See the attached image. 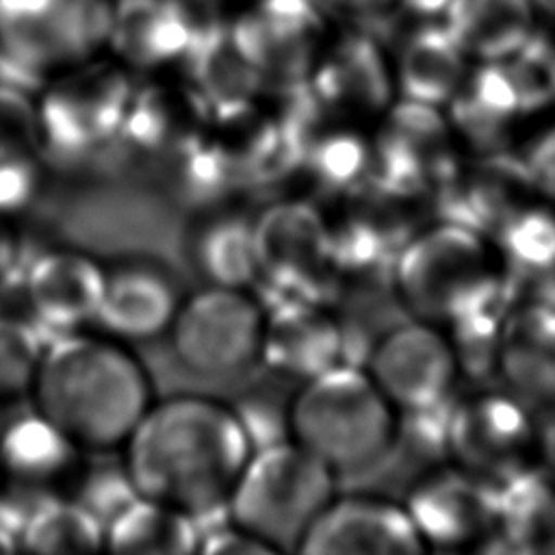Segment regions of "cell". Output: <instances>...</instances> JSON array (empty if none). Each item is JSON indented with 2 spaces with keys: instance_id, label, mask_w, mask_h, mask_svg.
Listing matches in <instances>:
<instances>
[{
  "instance_id": "6da1fadb",
  "label": "cell",
  "mask_w": 555,
  "mask_h": 555,
  "mask_svg": "<svg viewBox=\"0 0 555 555\" xmlns=\"http://www.w3.org/2000/svg\"><path fill=\"white\" fill-rule=\"evenodd\" d=\"M249 453L251 442L232 405L176 395L145 410L124 442V466L139 496L199 525L225 512Z\"/></svg>"
},
{
  "instance_id": "7a4b0ae2",
  "label": "cell",
  "mask_w": 555,
  "mask_h": 555,
  "mask_svg": "<svg viewBox=\"0 0 555 555\" xmlns=\"http://www.w3.org/2000/svg\"><path fill=\"white\" fill-rule=\"evenodd\" d=\"M30 395L35 410L82 453L124 447L154 401L143 362L121 340L85 332L46 345Z\"/></svg>"
},
{
  "instance_id": "3957f363",
  "label": "cell",
  "mask_w": 555,
  "mask_h": 555,
  "mask_svg": "<svg viewBox=\"0 0 555 555\" xmlns=\"http://www.w3.org/2000/svg\"><path fill=\"white\" fill-rule=\"evenodd\" d=\"M397 410L366 369L343 362L288 399V438L338 475L377 464L397 442Z\"/></svg>"
},
{
  "instance_id": "277c9868",
  "label": "cell",
  "mask_w": 555,
  "mask_h": 555,
  "mask_svg": "<svg viewBox=\"0 0 555 555\" xmlns=\"http://www.w3.org/2000/svg\"><path fill=\"white\" fill-rule=\"evenodd\" d=\"M334 483L336 473L288 438L249 453L230 492L225 516L273 553L297 551L336 494Z\"/></svg>"
},
{
  "instance_id": "5b68a950",
  "label": "cell",
  "mask_w": 555,
  "mask_h": 555,
  "mask_svg": "<svg viewBox=\"0 0 555 555\" xmlns=\"http://www.w3.org/2000/svg\"><path fill=\"white\" fill-rule=\"evenodd\" d=\"M115 0H0V67L43 85L108 50Z\"/></svg>"
},
{
  "instance_id": "8992f818",
  "label": "cell",
  "mask_w": 555,
  "mask_h": 555,
  "mask_svg": "<svg viewBox=\"0 0 555 555\" xmlns=\"http://www.w3.org/2000/svg\"><path fill=\"white\" fill-rule=\"evenodd\" d=\"M132 89V72L104 54L43 82L35 98L41 152L80 160L115 143Z\"/></svg>"
},
{
  "instance_id": "52a82bcc",
  "label": "cell",
  "mask_w": 555,
  "mask_h": 555,
  "mask_svg": "<svg viewBox=\"0 0 555 555\" xmlns=\"http://www.w3.org/2000/svg\"><path fill=\"white\" fill-rule=\"evenodd\" d=\"M264 306L249 288L204 286L180 301L167 330L178 362L202 377H230L260 360Z\"/></svg>"
},
{
  "instance_id": "ba28073f",
  "label": "cell",
  "mask_w": 555,
  "mask_h": 555,
  "mask_svg": "<svg viewBox=\"0 0 555 555\" xmlns=\"http://www.w3.org/2000/svg\"><path fill=\"white\" fill-rule=\"evenodd\" d=\"M258 280L278 299H317L332 264L330 225L304 199H284L254 219Z\"/></svg>"
},
{
  "instance_id": "9c48e42d",
  "label": "cell",
  "mask_w": 555,
  "mask_h": 555,
  "mask_svg": "<svg viewBox=\"0 0 555 555\" xmlns=\"http://www.w3.org/2000/svg\"><path fill=\"white\" fill-rule=\"evenodd\" d=\"M366 373L397 412L444 405L460 375V358L447 332L416 321L384 334L371 349Z\"/></svg>"
},
{
  "instance_id": "30bf717a",
  "label": "cell",
  "mask_w": 555,
  "mask_h": 555,
  "mask_svg": "<svg viewBox=\"0 0 555 555\" xmlns=\"http://www.w3.org/2000/svg\"><path fill=\"white\" fill-rule=\"evenodd\" d=\"M488 260L479 241L464 230L427 234L403 256V297L421 317H455L490 286Z\"/></svg>"
},
{
  "instance_id": "8fae6325",
  "label": "cell",
  "mask_w": 555,
  "mask_h": 555,
  "mask_svg": "<svg viewBox=\"0 0 555 555\" xmlns=\"http://www.w3.org/2000/svg\"><path fill=\"white\" fill-rule=\"evenodd\" d=\"M297 551L308 555H401L425 551V542L405 505L377 494H334Z\"/></svg>"
},
{
  "instance_id": "7c38bea8",
  "label": "cell",
  "mask_w": 555,
  "mask_h": 555,
  "mask_svg": "<svg viewBox=\"0 0 555 555\" xmlns=\"http://www.w3.org/2000/svg\"><path fill=\"white\" fill-rule=\"evenodd\" d=\"M345 330L317 299L264 306L260 360L275 373L310 379L345 362Z\"/></svg>"
},
{
  "instance_id": "4fadbf2b",
  "label": "cell",
  "mask_w": 555,
  "mask_h": 555,
  "mask_svg": "<svg viewBox=\"0 0 555 555\" xmlns=\"http://www.w3.org/2000/svg\"><path fill=\"white\" fill-rule=\"evenodd\" d=\"M533 444V423L514 397L477 395L449 412L447 447L464 470H514Z\"/></svg>"
},
{
  "instance_id": "5bb4252c",
  "label": "cell",
  "mask_w": 555,
  "mask_h": 555,
  "mask_svg": "<svg viewBox=\"0 0 555 555\" xmlns=\"http://www.w3.org/2000/svg\"><path fill=\"white\" fill-rule=\"evenodd\" d=\"M106 269L74 249H52L37 256L24 271V295L39 325L61 334L95 323Z\"/></svg>"
},
{
  "instance_id": "9a60e30c",
  "label": "cell",
  "mask_w": 555,
  "mask_h": 555,
  "mask_svg": "<svg viewBox=\"0 0 555 555\" xmlns=\"http://www.w3.org/2000/svg\"><path fill=\"white\" fill-rule=\"evenodd\" d=\"M195 37V13L184 0H115L108 52L128 72L184 63Z\"/></svg>"
},
{
  "instance_id": "2e32d148",
  "label": "cell",
  "mask_w": 555,
  "mask_h": 555,
  "mask_svg": "<svg viewBox=\"0 0 555 555\" xmlns=\"http://www.w3.org/2000/svg\"><path fill=\"white\" fill-rule=\"evenodd\" d=\"M173 278L150 260L121 262L106 271L95 325L117 340H150L165 334L180 306Z\"/></svg>"
},
{
  "instance_id": "e0dca14e",
  "label": "cell",
  "mask_w": 555,
  "mask_h": 555,
  "mask_svg": "<svg viewBox=\"0 0 555 555\" xmlns=\"http://www.w3.org/2000/svg\"><path fill=\"white\" fill-rule=\"evenodd\" d=\"M405 507L425 548L429 544L455 548L479 540L499 512L481 483L464 468L429 477L414 490Z\"/></svg>"
},
{
  "instance_id": "ac0fdd59",
  "label": "cell",
  "mask_w": 555,
  "mask_h": 555,
  "mask_svg": "<svg viewBox=\"0 0 555 555\" xmlns=\"http://www.w3.org/2000/svg\"><path fill=\"white\" fill-rule=\"evenodd\" d=\"M210 126V117L189 85L147 82L132 89L119 139L139 156L173 158Z\"/></svg>"
},
{
  "instance_id": "d6986e66",
  "label": "cell",
  "mask_w": 555,
  "mask_h": 555,
  "mask_svg": "<svg viewBox=\"0 0 555 555\" xmlns=\"http://www.w3.org/2000/svg\"><path fill=\"white\" fill-rule=\"evenodd\" d=\"M466 61L440 20H414L390 56L395 87L412 102L436 106L451 100L466 78Z\"/></svg>"
},
{
  "instance_id": "ffe728a7",
  "label": "cell",
  "mask_w": 555,
  "mask_h": 555,
  "mask_svg": "<svg viewBox=\"0 0 555 555\" xmlns=\"http://www.w3.org/2000/svg\"><path fill=\"white\" fill-rule=\"evenodd\" d=\"M440 22L468 59L503 63L533 39L538 13L531 0H453Z\"/></svg>"
},
{
  "instance_id": "44dd1931",
  "label": "cell",
  "mask_w": 555,
  "mask_h": 555,
  "mask_svg": "<svg viewBox=\"0 0 555 555\" xmlns=\"http://www.w3.org/2000/svg\"><path fill=\"white\" fill-rule=\"evenodd\" d=\"M82 451L43 414L33 410L0 431V470L11 486L39 490L69 477Z\"/></svg>"
},
{
  "instance_id": "7402d4cb",
  "label": "cell",
  "mask_w": 555,
  "mask_h": 555,
  "mask_svg": "<svg viewBox=\"0 0 555 555\" xmlns=\"http://www.w3.org/2000/svg\"><path fill=\"white\" fill-rule=\"evenodd\" d=\"M312 69L321 100L347 111L379 108L395 89L390 59L364 33L338 41Z\"/></svg>"
},
{
  "instance_id": "603a6c76",
  "label": "cell",
  "mask_w": 555,
  "mask_h": 555,
  "mask_svg": "<svg viewBox=\"0 0 555 555\" xmlns=\"http://www.w3.org/2000/svg\"><path fill=\"white\" fill-rule=\"evenodd\" d=\"M189 258L206 286L249 288L258 280L254 219L210 212L191 232Z\"/></svg>"
},
{
  "instance_id": "cb8c5ba5",
  "label": "cell",
  "mask_w": 555,
  "mask_h": 555,
  "mask_svg": "<svg viewBox=\"0 0 555 555\" xmlns=\"http://www.w3.org/2000/svg\"><path fill=\"white\" fill-rule=\"evenodd\" d=\"M104 548L124 555H191L199 548V525L176 507L134 496L104 525Z\"/></svg>"
},
{
  "instance_id": "d4e9b609",
  "label": "cell",
  "mask_w": 555,
  "mask_h": 555,
  "mask_svg": "<svg viewBox=\"0 0 555 555\" xmlns=\"http://www.w3.org/2000/svg\"><path fill=\"white\" fill-rule=\"evenodd\" d=\"M496 358L518 388L555 390V310L527 308L512 317L501 330Z\"/></svg>"
},
{
  "instance_id": "484cf974",
  "label": "cell",
  "mask_w": 555,
  "mask_h": 555,
  "mask_svg": "<svg viewBox=\"0 0 555 555\" xmlns=\"http://www.w3.org/2000/svg\"><path fill=\"white\" fill-rule=\"evenodd\" d=\"M20 544L41 555L93 553L104 548V525L78 499L46 494L26 518Z\"/></svg>"
},
{
  "instance_id": "4316f807",
  "label": "cell",
  "mask_w": 555,
  "mask_h": 555,
  "mask_svg": "<svg viewBox=\"0 0 555 555\" xmlns=\"http://www.w3.org/2000/svg\"><path fill=\"white\" fill-rule=\"evenodd\" d=\"M178 193L191 204H215L241 186L236 169L212 124L173 156Z\"/></svg>"
},
{
  "instance_id": "83f0119b",
  "label": "cell",
  "mask_w": 555,
  "mask_h": 555,
  "mask_svg": "<svg viewBox=\"0 0 555 555\" xmlns=\"http://www.w3.org/2000/svg\"><path fill=\"white\" fill-rule=\"evenodd\" d=\"M46 345L28 319L0 314V403L30 392Z\"/></svg>"
},
{
  "instance_id": "f1b7e54d",
  "label": "cell",
  "mask_w": 555,
  "mask_h": 555,
  "mask_svg": "<svg viewBox=\"0 0 555 555\" xmlns=\"http://www.w3.org/2000/svg\"><path fill=\"white\" fill-rule=\"evenodd\" d=\"M41 156V134L35 98L26 87L0 82V158Z\"/></svg>"
},
{
  "instance_id": "f546056e",
  "label": "cell",
  "mask_w": 555,
  "mask_h": 555,
  "mask_svg": "<svg viewBox=\"0 0 555 555\" xmlns=\"http://www.w3.org/2000/svg\"><path fill=\"white\" fill-rule=\"evenodd\" d=\"M137 494L126 466H98L89 470L76 499L102 522L106 525L121 507H126Z\"/></svg>"
},
{
  "instance_id": "4dcf8cb0",
  "label": "cell",
  "mask_w": 555,
  "mask_h": 555,
  "mask_svg": "<svg viewBox=\"0 0 555 555\" xmlns=\"http://www.w3.org/2000/svg\"><path fill=\"white\" fill-rule=\"evenodd\" d=\"M39 156L0 158V217L13 219L30 208L39 193Z\"/></svg>"
},
{
  "instance_id": "1f68e13d",
  "label": "cell",
  "mask_w": 555,
  "mask_h": 555,
  "mask_svg": "<svg viewBox=\"0 0 555 555\" xmlns=\"http://www.w3.org/2000/svg\"><path fill=\"white\" fill-rule=\"evenodd\" d=\"M232 408L251 442V451L288 440V403L280 408L267 395L251 392Z\"/></svg>"
},
{
  "instance_id": "d6a6232c",
  "label": "cell",
  "mask_w": 555,
  "mask_h": 555,
  "mask_svg": "<svg viewBox=\"0 0 555 555\" xmlns=\"http://www.w3.org/2000/svg\"><path fill=\"white\" fill-rule=\"evenodd\" d=\"M206 555H267L273 553L264 542L247 533L245 529L225 520L208 531L199 533V548Z\"/></svg>"
},
{
  "instance_id": "836d02e7",
  "label": "cell",
  "mask_w": 555,
  "mask_h": 555,
  "mask_svg": "<svg viewBox=\"0 0 555 555\" xmlns=\"http://www.w3.org/2000/svg\"><path fill=\"white\" fill-rule=\"evenodd\" d=\"M22 271V243L11 228V219L0 217V288L9 286Z\"/></svg>"
},
{
  "instance_id": "e575fe53",
  "label": "cell",
  "mask_w": 555,
  "mask_h": 555,
  "mask_svg": "<svg viewBox=\"0 0 555 555\" xmlns=\"http://www.w3.org/2000/svg\"><path fill=\"white\" fill-rule=\"evenodd\" d=\"M325 9H330L334 15L345 20H371L382 17L390 9L399 7V0H319Z\"/></svg>"
},
{
  "instance_id": "d590c367",
  "label": "cell",
  "mask_w": 555,
  "mask_h": 555,
  "mask_svg": "<svg viewBox=\"0 0 555 555\" xmlns=\"http://www.w3.org/2000/svg\"><path fill=\"white\" fill-rule=\"evenodd\" d=\"M453 0H399L414 20H440Z\"/></svg>"
},
{
  "instance_id": "8d00e7d4",
  "label": "cell",
  "mask_w": 555,
  "mask_h": 555,
  "mask_svg": "<svg viewBox=\"0 0 555 555\" xmlns=\"http://www.w3.org/2000/svg\"><path fill=\"white\" fill-rule=\"evenodd\" d=\"M538 444H540V449H542L544 455H546V464L555 470V425L548 427V429L538 438Z\"/></svg>"
},
{
  "instance_id": "74e56055",
  "label": "cell",
  "mask_w": 555,
  "mask_h": 555,
  "mask_svg": "<svg viewBox=\"0 0 555 555\" xmlns=\"http://www.w3.org/2000/svg\"><path fill=\"white\" fill-rule=\"evenodd\" d=\"M531 4L538 13V20L546 17V20L555 22V0H531Z\"/></svg>"
},
{
  "instance_id": "f35d334b",
  "label": "cell",
  "mask_w": 555,
  "mask_h": 555,
  "mask_svg": "<svg viewBox=\"0 0 555 555\" xmlns=\"http://www.w3.org/2000/svg\"><path fill=\"white\" fill-rule=\"evenodd\" d=\"M219 0H184V4L191 9V11H195V9H199V7H210V4H217Z\"/></svg>"
}]
</instances>
